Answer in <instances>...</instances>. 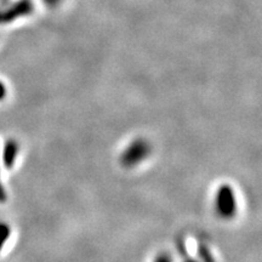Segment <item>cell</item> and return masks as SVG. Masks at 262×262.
<instances>
[{
	"mask_svg": "<svg viewBox=\"0 0 262 262\" xmlns=\"http://www.w3.org/2000/svg\"><path fill=\"white\" fill-rule=\"evenodd\" d=\"M238 203L234 189L229 185H222L217 189L215 196V209L219 216L226 220L234 217L237 212Z\"/></svg>",
	"mask_w": 262,
	"mask_h": 262,
	"instance_id": "6da1fadb",
	"label": "cell"
},
{
	"mask_svg": "<svg viewBox=\"0 0 262 262\" xmlns=\"http://www.w3.org/2000/svg\"><path fill=\"white\" fill-rule=\"evenodd\" d=\"M150 153V145L145 139L134 140L125 149L123 150L120 157V163L125 168H134L142 163Z\"/></svg>",
	"mask_w": 262,
	"mask_h": 262,
	"instance_id": "7a4b0ae2",
	"label": "cell"
},
{
	"mask_svg": "<svg viewBox=\"0 0 262 262\" xmlns=\"http://www.w3.org/2000/svg\"><path fill=\"white\" fill-rule=\"evenodd\" d=\"M18 155V145L15 141H9L4 149V162L6 168H12L16 157Z\"/></svg>",
	"mask_w": 262,
	"mask_h": 262,
	"instance_id": "3957f363",
	"label": "cell"
},
{
	"mask_svg": "<svg viewBox=\"0 0 262 262\" xmlns=\"http://www.w3.org/2000/svg\"><path fill=\"white\" fill-rule=\"evenodd\" d=\"M198 256L201 262H215V257L212 256L211 251L205 244H199L198 247Z\"/></svg>",
	"mask_w": 262,
	"mask_h": 262,
	"instance_id": "277c9868",
	"label": "cell"
},
{
	"mask_svg": "<svg viewBox=\"0 0 262 262\" xmlns=\"http://www.w3.org/2000/svg\"><path fill=\"white\" fill-rule=\"evenodd\" d=\"M10 237V227L5 224H0V249L4 247Z\"/></svg>",
	"mask_w": 262,
	"mask_h": 262,
	"instance_id": "5b68a950",
	"label": "cell"
},
{
	"mask_svg": "<svg viewBox=\"0 0 262 262\" xmlns=\"http://www.w3.org/2000/svg\"><path fill=\"white\" fill-rule=\"evenodd\" d=\"M179 248H180V253H181V256L183 258V262H201V261L195 260V258H192L191 256H189V255L187 254V249H186V245L183 244V242H180Z\"/></svg>",
	"mask_w": 262,
	"mask_h": 262,
	"instance_id": "8992f818",
	"label": "cell"
},
{
	"mask_svg": "<svg viewBox=\"0 0 262 262\" xmlns=\"http://www.w3.org/2000/svg\"><path fill=\"white\" fill-rule=\"evenodd\" d=\"M153 262H172V258L169 254L162 253V254L157 255V257L155 258V261Z\"/></svg>",
	"mask_w": 262,
	"mask_h": 262,
	"instance_id": "52a82bcc",
	"label": "cell"
},
{
	"mask_svg": "<svg viewBox=\"0 0 262 262\" xmlns=\"http://www.w3.org/2000/svg\"><path fill=\"white\" fill-rule=\"evenodd\" d=\"M6 198V194H5V191L4 188H3V185H2V181H0V202L5 201Z\"/></svg>",
	"mask_w": 262,
	"mask_h": 262,
	"instance_id": "ba28073f",
	"label": "cell"
},
{
	"mask_svg": "<svg viewBox=\"0 0 262 262\" xmlns=\"http://www.w3.org/2000/svg\"><path fill=\"white\" fill-rule=\"evenodd\" d=\"M4 95H5V88H4V85L0 83V100L4 97Z\"/></svg>",
	"mask_w": 262,
	"mask_h": 262,
	"instance_id": "9c48e42d",
	"label": "cell"
}]
</instances>
